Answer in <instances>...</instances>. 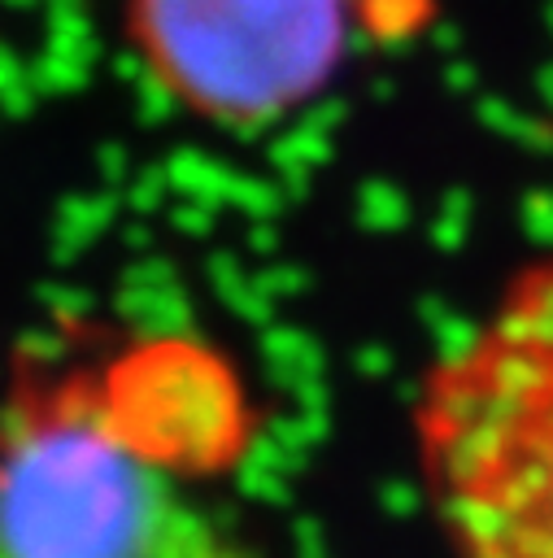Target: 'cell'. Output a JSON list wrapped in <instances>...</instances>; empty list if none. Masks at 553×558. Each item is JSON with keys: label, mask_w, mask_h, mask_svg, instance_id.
<instances>
[{"label": "cell", "mask_w": 553, "mask_h": 558, "mask_svg": "<svg viewBox=\"0 0 553 558\" xmlns=\"http://www.w3.org/2000/svg\"><path fill=\"white\" fill-rule=\"evenodd\" d=\"M414 453L457 558H553V248L427 371Z\"/></svg>", "instance_id": "cell-1"}, {"label": "cell", "mask_w": 553, "mask_h": 558, "mask_svg": "<svg viewBox=\"0 0 553 558\" xmlns=\"http://www.w3.org/2000/svg\"><path fill=\"white\" fill-rule=\"evenodd\" d=\"M0 558H253L165 453L91 397L0 427Z\"/></svg>", "instance_id": "cell-2"}, {"label": "cell", "mask_w": 553, "mask_h": 558, "mask_svg": "<svg viewBox=\"0 0 553 558\" xmlns=\"http://www.w3.org/2000/svg\"><path fill=\"white\" fill-rule=\"evenodd\" d=\"M131 31L187 109L266 122L335 74L348 0H131Z\"/></svg>", "instance_id": "cell-3"}]
</instances>
